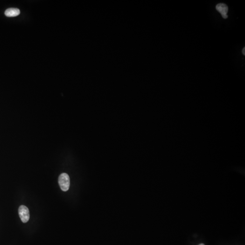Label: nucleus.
Wrapping results in <instances>:
<instances>
[{
	"label": "nucleus",
	"mask_w": 245,
	"mask_h": 245,
	"mask_svg": "<svg viewBox=\"0 0 245 245\" xmlns=\"http://www.w3.org/2000/svg\"><path fill=\"white\" fill-rule=\"evenodd\" d=\"M58 183L60 189L63 191L66 192L69 190L70 186V179L67 174L63 173L59 175Z\"/></svg>",
	"instance_id": "f257e3e1"
},
{
	"label": "nucleus",
	"mask_w": 245,
	"mask_h": 245,
	"mask_svg": "<svg viewBox=\"0 0 245 245\" xmlns=\"http://www.w3.org/2000/svg\"><path fill=\"white\" fill-rule=\"evenodd\" d=\"M19 216L24 223L28 222L30 219V212L28 208L25 206L22 205L18 209Z\"/></svg>",
	"instance_id": "f03ea898"
},
{
	"label": "nucleus",
	"mask_w": 245,
	"mask_h": 245,
	"mask_svg": "<svg viewBox=\"0 0 245 245\" xmlns=\"http://www.w3.org/2000/svg\"><path fill=\"white\" fill-rule=\"evenodd\" d=\"M216 9L219 13L222 15V17L224 19H226L228 17L227 13L228 12V7L226 4L224 3H219L217 5Z\"/></svg>",
	"instance_id": "7ed1b4c3"
},
{
	"label": "nucleus",
	"mask_w": 245,
	"mask_h": 245,
	"mask_svg": "<svg viewBox=\"0 0 245 245\" xmlns=\"http://www.w3.org/2000/svg\"><path fill=\"white\" fill-rule=\"evenodd\" d=\"M20 14V10L15 8L7 9L5 12V15L7 17H15L19 15Z\"/></svg>",
	"instance_id": "20e7f679"
},
{
	"label": "nucleus",
	"mask_w": 245,
	"mask_h": 245,
	"mask_svg": "<svg viewBox=\"0 0 245 245\" xmlns=\"http://www.w3.org/2000/svg\"><path fill=\"white\" fill-rule=\"evenodd\" d=\"M245 47H244V48H243V50H242V53H243V55H244V56H245Z\"/></svg>",
	"instance_id": "39448f33"
},
{
	"label": "nucleus",
	"mask_w": 245,
	"mask_h": 245,
	"mask_svg": "<svg viewBox=\"0 0 245 245\" xmlns=\"http://www.w3.org/2000/svg\"><path fill=\"white\" fill-rule=\"evenodd\" d=\"M205 245L204 244H203V243H202V244H200V245Z\"/></svg>",
	"instance_id": "423d86ee"
}]
</instances>
